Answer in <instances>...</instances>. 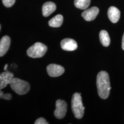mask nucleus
Instances as JSON below:
<instances>
[{
    "mask_svg": "<svg viewBox=\"0 0 124 124\" xmlns=\"http://www.w3.org/2000/svg\"><path fill=\"white\" fill-rule=\"evenodd\" d=\"M97 86L99 97L103 99L108 98L111 87L107 72L101 71L98 73L97 77Z\"/></svg>",
    "mask_w": 124,
    "mask_h": 124,
    "instance_id": "f257e3e1",
    "label": "nucleus"
},
{
    "mask_svg": "<svg viewBox=\"0 0 124 124\" xmlns=\"http://www.w3.org/2000/svg\"><path fill=\"white\" fill-rule=\"evenodd\" d=\"M71 109L76 118L81 119L84 113V107L83 106L80 93H76L72 96L71 99Z\"/></svg>",
    "mask_w": 124,
    "mask_h": 124,
    "instance_id": "f03ea898",
    "label": "nucleus"
},
{
    "mask_svg": "<svg viewBox=\"0 0 124 124\" xmlns=\"http://www.w3.org/2000/svg\"><path fill=\"white\" fill-rule=\"evenodd\" d=\"M10 85L13 91L20 95L26 94L30 89V85L27 81L18 78H13Z\"/></svg>",
    "mask_w": 124,
    "mask_h": 124,
    "instance_id": "7ed1b4c3",
    "label": "nucleus"
},
{
    "mask_svg": "<svg viewBox=\"0 0 124 124\" xmlns=\"http://www.w3.org/2000/svg\"><path fill=\"white\" fill-rule=\"evenodd\" d=\"M46 51L47 47L46 45L40 42H36L27 50V54L31 58H41Z\"/></svg>",
    "mask_w": 124,
    "mask_h": 124,
    "instance_id": "20e7f679",
    "label": "nucleus"
},
{
    "mask_svg": "<svg viewBox=\"0 0 124 124\" xmlns=\"http://www.w3.org/2000/svg\"><path fill=\"white\" fill-rule=\"evenodd\" d=\"M67 104L63 100L58 99L56 102V109L54 112V115L58 119L63 118L66 114Z\"/></svg>",
    "mask_w": 124,
    "mask_h": 124,
    "instance_id": "39448f33",
    "label": "nucleus"
},
{
    "mask_svg": "<svg viewBox=\"0 0 124 124\" xmlns=\"http://www.w3.org/2000/svg\"><path fill=\"white\" fill-rule=\"evenodd\" d=\"M48 75L52 77H56L62 75L64 72L63 67L56 64H50L46 68Z\"/></svg>",
    "mask_w": 124,
    "mask_h": 124,
    "instance_id": "423d86ee",
    "label": "nucleus"
},
{
    "mask_svg": "<svg viewBox=\"0 0 124 124\" xmlns=\"http://www.w3.org/2000/svg\"><path fill=\"white\" fill-rule=\"evenodd\" d=\"M99 9L97 7H93L84 11L81 16L87 21H91L94 20L99 13Z\"/></svg>",
    "mask_w": 124,
    "mask_h": 124,
    "instance_id": "0eeeda50",
    "label": "nucleus"
},
{
    "mask_svg": "<svg viewBox=\"0 0 124 124\" xmlns=\"http://www.w3.org/2000/svg\"><path fill=\"white\" fill-rule=\"evenodd\" d=\"M13 74L9 71H5L0 75V89L6 87L8 85L10 84L13 78Z\"/></svg>",
    "mask_w": 124,
    "mask_h": 124,
    "instance_id": "6e6552de",
    "label": "nucleus"
},
{
    "mask_svg": "<svg viewBox=\"0 0 124 124\" xmlns=\"http://www.w3.org/2000/svg\"><path fill=\"white\" fill-rule=\"evenodd\" d=\"M61 47L66 51H73L77 48L78 45L75 40L70 38L63 39L61 42Z\"/></svg>",
    "mask_w": 124,
    "mask_h": 124,
    "instance_id": "1a4fd4ad",
    "label": "nucleus"
},
{
    "mask_svg": "<svg viewBox=\"0 0 124 124\" xmlns=\"http://www.w3.org/2000/svg\"><path fill=\"white\" fill-rule=\"evenodd\" d=\"M108 15L111 22L116 23L120 19V12L117 8L112 6L108 9Z\"/></svg>",
    "mask_w": 124,
    "mask_h": 124,
    "instance_id": "9d476101",
    "label": "nucleus"
},
{
    "mask_svg": "<svg viewBox=\"0 0 124 124\" xmlns=\"http://www.w3.org/2000/svg\"><path fill=\"white\" fill-rule=\"evenodd\" d=\"M10 38L9 36H3L0 41V57H3L7 53L10 45Z\"/></svg>",
    "mask_w": 124,
    "mask_h": 124,
    "instance_id": "9b49d317",
    "label": "nucleus"
},
{
    "mask_svg": "<svg viewBox=\"0 0 124 124\" xmlns=\"http://www.w3.org/2000/svg\"><path fill=\"white\" fill-rule=\"evenodd\" d=\"M56 6L54 3L51 1L45 2L42 8V14L45 17H48L56 10Z\"/></svg>",
    "mask_w": 124,
    "mask_h": 124,
    "instance_id": "f8f14e48",
    "label": "nucleus"
},
{
    "mask_svg": "<svg viewBox=\"0 0 124 124\" xmlns=\"http://www.w3.org/2000/svg\"><path fill=\"white\" fill-rule=\"evenodd\" d=\"M99 39L101 43L104 46L107 47L110 43V37L107 32L104 30H102L99 33Z\"/></svg>",
    "mask_w": 124,
    "mask_h": 124,
    "instance_id": "ddd939ff",
    "label": "nucleus"
},
{
    "mask_svg": "<svg viewBox=\"0 0 124 124\" xmlns=\"http://www.w3.org/2000/svg\"><path fill=\"white\" fill-rule=\"evenodd\" d=\"M63 20V18L62 15L58 14L49 20L48 24L50 26L52 27H59L61 26Z\"/></svg>",
    "mask_w": 124,
    "mask_h": 124,
    "instance_id": "4468645a",
    "label": "nucleus"
},
{
    "mask_svg": "<svg viewBox=\"0 0 124 124\" xmlns=\"http://www.w3.org/2000/svg\"><path fill=\"white\" fill-rule=\"evenodd\" d=\"M91 0H75L74 4L75 7L81 10H85L88 8Z\"/></svg>",
    "mask_w": 124,
    "mask_h": 124,
    "instance_id": "2eb2a0df",
    "label": "nucleus"
},
{
    "mask_svg": "<svg viewBox=\"0 0 124 124\" xmlns=\"http://www.w3.org/2000/svg\"><path fill=\"white\" fill-rule=\"evenodd\" d=\"M3 4L7 8H10L15 3L16 0H2Z\"/></svg>",
    "mask_w": 124,
    "mask_h": 124,
    "instance_id": "dca6fc26",
    "label": "nucleus"
},
{
    "mask_svg": "<svg viewBox=\"0 0 124 124\" xmlns=\"http://www.w3.org/2000/svg\"><path fill=\"white\" fill-rule=\"evenodd\" d=\"M0 98H2V99H4L6 100H9L12 98V95L10 93L4 94L3 92L0 91Z\"/></svg>",
    "mask_w": 124,
    "mask_h": 124,
    "instance_id": "f3484780",
    "label": "nucleus"
},
{
    "mask_svg": "<svg viewBox=\"0 0 124 124\" xmlns=\"http://www.w3.org/2000/svg\"><path fill=\"white\" fill-rule=\"evenodd\" d=\"M35 124H48V123L43 118H39L36 120Z\"/></svg>",
    "mask_w": 124,
    "mask_h": 124,
    "instance_id": "a211bd4d",
    "label": "nucleus"
},
{
    "mask_svg": "<svg viewBox=\"0 0 124 124\" xmlns=\"http://www.w3.org/2000/svg\"><path fill=\"white\" fill-rule=\"evenodd\" d=\"M122 48L124 51V33L123 38H122Z\"/></svg>",
    "mask_w": 124,
    "mask_h": 124,
    "instance_id": "6ab92c4d",
    "label": "nucleus"
},
{
    "mask_svg": "<svg viewBox=\"0 0 124 124\" xmlns=\"http://www.w3.org/2000/svg\"><path fill=\"white\" fill-rule=\"evenodd\" d=\"M8 65V64H6L5 65L4 69L5 71H7V69Z\"/></svg>",
    "mask_w": 124,
    "mask_h": 124,
    "instance_id": "aec40b11",
    "label": "nucleus"
}]
</instances>
